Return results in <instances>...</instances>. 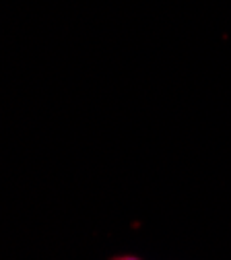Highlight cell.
I'll list each match as a JSON object with an SVG mask.
<instances>
[{"mask_svg": "<svg viewBox=\"0 0 231 260\" xmlns=\"http://www.w3.org/2000/svg\"><path fill=\"white\" fill-rule=\"evenodd\" d=\"M120 260H137V258H120Z\"/></svg>", "mask_w": 231, "mask_h": 260, "instance_id": "cell-1", "label": "cell"}]
</instances>
